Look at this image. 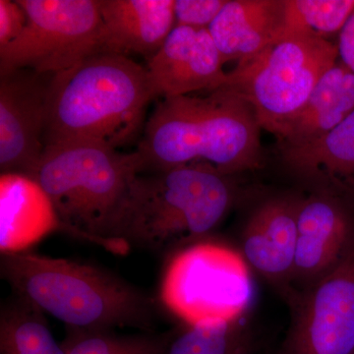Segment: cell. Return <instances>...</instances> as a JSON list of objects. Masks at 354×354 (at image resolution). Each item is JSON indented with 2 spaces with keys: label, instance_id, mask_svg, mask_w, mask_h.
<instances>
[{
  "label": "cell",
  "instance_id": "1",
  "mask_svg": "<svg viewBox=\"0 0 354 354\" xmlns=\"http://www.w3.org/2000/svg\"><path fill=\"white\" fill-rule=\"evenodd\" d=\"M135 152L139 174L203 162L235 176L264 165L261 127L252 106L227 87L203 97L160 99Z\"/></svg>",
  "mask_w": 354,
  "mask_h": 354
},
{
  "label": "cell",
  "instance_id": "2",
  "mask_svg": "<svg viewBox=\"0 0 354 354\" xmlns=\"http://www.w3.org/2000/svg\"><path fill=\"white\" fill-rule=\"evenodd\" d=\"M234 176L207 162L132 177L111 237L153 253L174 254L207 239L239 198Z\"/></svg>",
  "mask_w": 354,
  "mask_h": 354
},
{
  "label": "cell",
  "instance_id": "3",
  "mask_svg": "<svg viewBox=\"0 0 354 354\" xmlns=\"http://www.w3.org/2000/svg\"><path fill=\"white\" fill-rule=\"evenodd\" d=\"M0 274L13 292L66 330L153 332L155 299L104 268L29 251L1 255Z\"/></svg>",
  "mask_w": 354,
  "mask_h": 354
},
{
  "label": "cell",
  "instance_id": "4",
  "mask_svg": "<svg viewBox=\"0 0 354 354\" xmlns=\"http://www.w3.org/2000/svg\"><path fill=\"white\" fill-rule=\"evenodd\" d=\"M153 100L146 67L129 57L86 58L51 78L44 146L93 141L120 150L144 130Z\"/></svg>",
  "mask_w": 354,
  "mask_h": 354
},
{
  "label": "cell",
  "instance_id": "5",
  "mask_svg": "<svg viewBox=\"0 0 354 354\" xmlns=\"http://www.w3.org/2000/svg\"><path fill=\"white\" fill-rule=\"evenodd\" d=\"M139 172L136 152L64 141L46 146L32 177L50 198L67 234L125 255L130 247L113 239L111 230L128 184Z\"/></svg>",
  "mask_w": 354,
  "mask_h": 354
},
{
  "label": "cell",
  "instance_id": "6",
  "mask_svg": "<svg viewBox=\"0 0 354 354\" xmlns=\"http://www.w3.org/2000/svg\"><path fill=\"white\" fill-rule=\"evenodd\" d=\"M251 272L241 251L209 236L169 256L160 302L183 325L241 320L253 301Z\"/></svg>",
  "mask_w": 354,
  "mask_h": 354
},
{
  "label": "cell",
  "instance_id": "7",
  "mask_svg": "<svg viewBox=\"0 0 354 354\" xmlns=\"http://www.w3.org/2000/svg\"><path fill=\"white\" fill-rule=\"evenodd\" d=\"M339 58L329 39L295 35L268 46L227 73L221 87L252 106L261 129L276 135L309 99L317 83Z\"/></svg>",
  "mask_w": 354,
  "mask_h": 354
},
{
  "label": "cell",
  "instance_id": "8",
  "mask_svg": "<svg viewBox=\"0 0 354 354\" xmlns=\"http://www.w3.org/2000/svg\"><path fill=\"white\" fill-rule=\"evenodd\" d=\"M27 15L22 34L0 48V71L55 74L106 53L99 0H17Z\"/></svg>",
  "mask_w": 354,
  "mask_h": 354
},
{
  "label": "cell",
  "instance_id": "9",
  "mask_svg": "<svg viewBox=\"0 0 354 354\" xmlns=\"http://www.w3.org/2000/svg\"><path fill=\"white\" fill-rule=\"evenodd\" d=\"M285 354H354V249L333 271L286 301Z\"/></svg>",
  "mask_w": 354,
  "mask_h": 354
},
{
  "label": "cell",
  "instance_id": "10",
  "mask_svg": "<svg viewBox=\"0 0 354 354\" xmlns=\"http://www.w3.org/2000/svg\"><path fill=\"white\" fill-rule=\"evenodd\" d=\"M351 194V190L342 185L322 187L302 196L290 297L329 274L353 250Z\"/></svg>",
  "mask_w": 354,
  "mask_h": 354
},
{
  "label": "cell",
  "instance_id": "11",
  "mask_svg": "<svg viewBox=\"0 0 354 354\" xmlns=\"http://www.w3.org/2000/svg\"><path fill=\"white\" fill-rule=\"evenodd\" d=\"M50 74L0 71V171L32 176L44 151Z\"/></svg>",
  "mask_w": 354,
  "mask_h": 354
},
{
  "label": "cell",
  "instance_id": "12",
  "mask_svg": "<svg viewBox=\"0 0 354 354\" xmlns=\"http://www.w3.org/2000/svg\"><path fill=\"white\" fill-rule=\"evenodd\" d=\"M301 199L297 194L269 198L253 212L242 232L244 259L286 302L292 293Z\"/></svg>",
  "mask_w": 354,
  "mask_h": 354
},
{
  "label": "cell",
  "instance_id": "13",
  "mask_svg": "<svg viewBox=\"0 0 354 354\" xmlns=\"http://www.w3.org/2000/svg\"><path fill=\"white\" fill-rule=\"evenodd\" d=\"M223 65L208 29L176 26L145 67L153 99H165L221 88Z\"/></svg>",
  "mask_w": 354,
  "mask_h": 354
},
{
  "label": "cell",
  "instance_id": "14",
  "mask_svg": "<svg viewBox=\"0 0 354 354\" xmlns=\"http://www.w3.org/2000/svg\"><path fill=\"white\" fill-rule=\"evenodd\" d=\"M55 232L66 228L36 179L21 174L0 176V252H29Z\"/></svg>",
  "mask_w": 354,
  "mask_h": 354
},
{
  "label": "cell",
  "instance_id": "15",
  "mask_svg": "<svg viewBox=\"0 0 354 354\" xmlns=\"http://www.w3.org/2000/svg\"><path fill=\"white\" fill-rule=\"evenodd\" d=\"M283 0H227L208 31L223 64H245L283 39Z\"/></svg>",
  "mask_w": 354,
  "mask_h": 354
},
{
  "label": "cell",
  "instance_id": "16",
  "mask_svg": "<svg viewBox=\"0 0 354 354\" xmlns=\"http://www.w3.org/2000/svg\"><path fill=\"white\" fill-rule=\"evenodd\" d=\"M106 53L151 59L176 27L174 0H99Z\"/></svg>",
  "mask_w": 354,
  "mask_h": 354
},
{
  "label": "cell",
  "instance_id": "17",
  "mask_svg": "<svg viewBox=\"0 0 354 354\" xmlns=\"http://www.w3.org/2000/svg\"><path fill=\"white\" fill-rule=\"evenodd\" d=\"M354 109V72L337 60L317 83L304 108L276 133L279 150L321 138Z\"/></svg>",
  "mask_w": 354,
  "mask_h": 354
},
{
  "label": "cell",
  "instance_id": "18",
  "mask_svg": "<svg viewBox=\"0 0 354 354\" xmlns=\"http://www.w3.org/2000/svg\"><path fill=\"white\" fill-rule=\"evenodd\" d=\"M281 153L286 169L297 176L342 185V178L354 176V109L321 138Z\"/></svg>",
  "mask_w": 354,
  "mask_h": 354
},
{
  "label": "cell",
  "instance_id": "19",
  "mask_svg": "<svg viewBox=\"0 0 354 354\" xmlns=\"http://www.w3.org/2000/svg\"><path fill=\"white\" fill-rule=\"evenodd\" d=\"M0 354H66L58 344L46 314L13 292L0 307Z\"/></svg>",
  "mask_w": 354,
  "mask_h": 354
},
{
  "label": "cell",
  "instance_id": "20",
  "mask_svg": "<svg viewBox=\"0 0 354 354\" xmlns=\"http://www.w3.org/2000/svg\"><path fill=\"white\" fill-rule=\"evenodd\" d=\"M256 339L245 318L228 323L183 325L164 354H254Z\"/></svg>",
  "mask_w": 354,
  "mask_h": 354
},
{
  "label": "cell",
  "instance_id": "21",
  "mask_svg": "<svg viewBox=\"0 0 354 354\" xmlns=\"http://www.w3.org/2000/svg\"><path fill=\"white\" fill-rule=\"evenodd\" d=\"M283 38L307 35L328 39L342 31L354 10V0H283Z\"/></svg>",
  "mask_w": 354,
  "mask_h": 354
},
{
  "label": "cell",
  "instance_id": "22",
  "mask_svg": "<svg viewBox=\"0 0 354 354\" xmlns=\"http://www.w3.org/2000/svg\"><path fill=\"white\" fill-rule=\"evenodd\" d=\"M174 330L162 334L144 332L136 335H120L114 330H66L62 344L66 354H164Z\"/></svg>",
  "mask_w": 354,
  "mask_h": 354
},
{
  "label": "cell",
  "instance_id": "23",
  "mask_svg": "<svg viewBox=\"0 0 354 354\" xmlns=\"http://www.w3.org/2000/svg\"><path fill=\"white\" fill-rule=\"evenodd\" d=\"M227 0H174L176 26L208 29Z\"/></svg>",
  "mask_w": 354,
  "mask_h": 354
},
{
  "label": "cell",
  "instance_id": "24",
  "mask_svg": "<svg viewBox=\"0 0 354 354\" xmlns=\"http://www.w3.org/2000/svg\"><path fill=\"white\" fill-rule=\"evenodd\" d=\"M27 15L16 1L0 0V48H6L22 34Z\"/></svg>",
  "mask_w": 354,
  "mask_h": 354
},
{
  "label": "cell",
  "instance_id": "25",
  "mask_svg": "<svg viewBox=\"0 0 354 354\" xmlns=\"http://www.w3.org/2000/svg\"><path fill=\"white\" fill-rule=\"evenodd\" d=\"M339 62L354 72V10L339 34Z\"/></svg>",
  "mask_w": 354,
  "mask_h": 354
},
{
  "label": "cell",
  "instance_id": "26",
  "mask_svg": "<svg viewBox=\"0 0 354 354\" xmlns=\"http://www.w3.org/2000/svg\"><path fill=\"white\" fill-rule=\"evenodd\" d=\"M272 354H285L283 353V351H281V349L279 348L278 351H276V353H274Z\"/></svg>",
  "mask_w": 354,
  "mask_h": 354
}]
</instances>
